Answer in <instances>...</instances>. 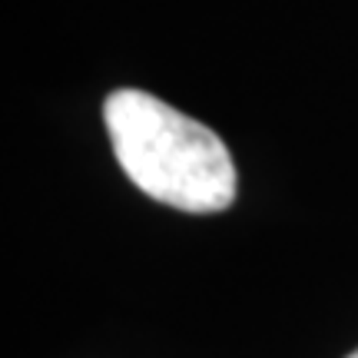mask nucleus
<instances>
[{
    "instance_id": "nucleus-1",
    "label": "nucleus",
    "mask_w": 358,
    "mask_h": 358,
    "mask_svg": "<svg viewBox=\"0 0 358 358\" xmlns=\"http://www.w3.org/2000/svg\"><path fill=\"white\" fill-rule=\"evenodd\" d=\"M103 123L120 169L150 199L182 213H222L236 199V166L209 127L146 90H113Z\"/></svg>"
},
{
    "instance_id": "nucleus-2",
    "label": "nucleus",
    "mask_w": 358,
    "mask_h": 358,
    "mask_svg": "<svg viewBox=\"0 0 358 358\" xmlns=\"http://www.w3.org/2000/svg\"><path fill=\"white\" fill-rule=\"evenodd\" d=\"M348 358H358V348H355V352H352V355H348Z\"/></svg>"
}]
</instances>
